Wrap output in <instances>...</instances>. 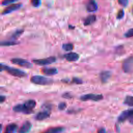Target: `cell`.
Segmentation results:
<instances>
[{
    "label": "cell",
    "mask_w": 133,
    "mask_h": 133,
    "mask_svg": "<svg viewBox=\"0 0 133 133\" xmlns=\"http://www.w3.org/2000/svg\"><path fill=\"white\" fill-rule=\"evenodd\" d=\"M30 81L32 83L40 85H48L53 83V80L50 78L41 75H34L31 77Z\"/></svg>",
    "instance_id": "2"
},
{
    "label": "cell",
    "mask_w": 133,
    "mask_h": 133,
    "mask_svg": "<svg viewBox=\"0 0 133 133\" xmlns=\"http://www.w3.org/2000/svg\"><path fill=\"white\" fill-rule=\"evenodd\" d=\"M32 127V124L29 121H25L18 130V133H28Z\"/></svg>",
    "instance_id": "12"
},
{
    "label": "cell",
    "mask_w": 133,
    "mask_h": 133,
    "mask_svg": "<svg viewBox=\"0 0 133 133\" xmlns=\"http://www.w3.org/2000/svg\"><path fill=\"white\" fill-rule=\"evenodd\" d=\"M124 16V11L123 9H121L118 11L117 14L116 18L118 19H121Z\"/></svg>",
    "instance_id": "28"
},
{
    "label": "cell",
    "mask_w": 133,
    "mask_h": 133,
    "mask_svg": "<svg viewBox=\"0 0 133 133\" xmlns=\"http://www.w3.org/2000/svg\"><path fill=\"white\" fill-rule=\"evenodd\" d=\"M96 20V16L95 15H91L87 16L84 20V25L85 26L89 25L94 23Z\"/></svg>",
    "instance_id": "16"
},
{
    "label": "cell",
    "mask_w": 133,
    "mask_h": 133,
    "mask_svg": "<svg viewBox=\"0 0 133 133\" xmlns=\"http://www.w3.org/2000/svg\"><path fill=\"white\" fill-rule=\"evenodd\" d=\"M17 129V125L12 123L8 125L6 127L4 133H16Z\"/></svg>",
    "instance_id": "17"
},
{
    "label": "cell",
    "mask_w": 133,
    "mask_h": 133,
    "mask_svg": "<svg viewBox=\"0 0 133 133\" xmlns=\"http://www.w3.org/2000/svg\"><path fill=\"white\" fill-rule=\"evenodd\" d=\"M49 116H50V113L49 112L46 111H42L38 113L36 115L35 118L38 121H43L48 118Z\"/></svg>",
    "instance_id": "15"
},
{
    "label": "cell",
    "mask_w": 133,
    "mask_h": 133,
    "mask_svg": "<svg viewBox=\"0 0 133 133\" xmlns=\"http://www.w3.org/2000/svg\"><path fill=\"white\" fill-rule=\"evenodd\" d=\"M24 30L23 29H19L15 31L10 36V39L15 41V39H17L19 36H21V35L23 33Z\"/></svg>",
    "instance_id": "20"
},
{
    "label": "cell",
    "mask_w": 133,
    "mask_h": 133,
    "mask_svg": "<svg viewBox=\"0 0 133 133\" xmlns=\"http://www.w3.org/2000/svg\"><path fill=\"white\" fill-rule=\"evenodd\" d=\"M66 103L65 102H61L58 105V109L60 110H63L66 108Z\"/></svg>",
    "instance_id": "30"
},
{
    "label": "cell",
    "mask_w": 133,
    "mask_h": 133,
    "mask_svg": "<svg viewBox=\"0 0 133 133\" xmlns=\"http://www.w3.org/2000/svg\"><path fill=\"white\" fill-rule=\"evenodd\" d=\"M118 4L123 6L126 7L128 4V0H117Z\"/></svg>",
    "instance_id": "27"
},
{
    "label": "cell",
    "mask_w": 133,
    "mask_h": 133,
    "mask_svg": "<svg viewBox=\"0 0 133 133\" xmlns=\"http://www.w3.org/2000/svg\"><path fill=\"white\" fill-rule=\"evenodd\" d=\"M63 130L64 128L62 127H55L50 128L42 133H60Z\"/></svg>",
    "instance_id": "19"
},
{
    "label": "cell",
    "mask_w": 133,
    "mask_h": 133,
    "mask_svg": "<svg viewBox=\"0 0 133 133\" xmlns=\"http://www.w3.org/2000/svg\"><path fill=\"white\" fill-rule=\"evenodd\" d=\"M63 57L68 61H76L79 58V56L78 54L74 52H70L63 55Z\"/></svg>",
    "instance_id": "10"
},
{
    "label": "cell",
    "mask_w": 133,
    "mask_h": 133,
    "mask_svg": "<svg viewBox=\"0 0 133 133\" xmlns=\"http://www.w3.org/2000/svg\"><path fill=\"white\" fill-rule=\"evenodd\" d=\"M72 82L73 83H75V84H82L83 83L82 81L78 78H77V77H74L72 79Z\"/></svg>",
    "instance_id": "29"
},
{
    "label": "cell",
    "mask_w": 133,
    "mask_h": 133,
    "mask_svg": "<svg viewBox=\"0 0 133 133\" xmlns=\"http://www.w3.org/2000/svg\"><path fill=\"white\" fill-rule=\"evenodd\" d=\"M23 104L28 110L32 112V110L36 106V102L34 100H28L26 101Z\"/></svg>",
    "instance_id": "18"
},
{
    "label": "cell",
    "mask_w": 133,
    "mask_h": 133,
    "mask_svg": "<svg viewBox=\"0 0 133 133\" xmlns=\"http://www.w3.org/2000/svg\"><path fill=\"white\" fill-rule=\"evenodd\" d=\"M13 110L16 112H21L24 114H30L32 112L28 110L23 104H19L16 105L13 108Z\"/></svg>",
    "instance_id": "11"
},
{
    "label": "cell",
    "mask_w": 133,
    "mask_h": 133,
    "mask_svg": "<svg viewBox=\"0 0 133 133\" xmlns=\"http://www.w3.org/2000/svg\"><path fill=\"white\" fill-rule=\"evenodd\" d=\"M132 14H133V6H132Z\"/></svg>",
    "instance_id": "35"
},
{
    "label": "cell",
    "mask_w": 133,
    "mask_h": 133,
    "mask_svg": "<svg viewBox=\"0 0 133 133\" xmlns=\"http://www.w3.org/2000/svg\"><path fill=\"white\" fill-rule=\"evenodd\" d=\"M18 42L14 40H8V41H4L1 42V45L2 46H9L11 45H15L18 44Z\"/></svg>",
    "instance_id": "21"
},
{
    "label": "cell",
    "mask_w": 133,
    "mask_h": 133,
    "mask_svg": "<svg viewBox=\"0 0 133 133\" xmlns=\"http://www.w3.org/2000/svg\"><path fill=\"white\" fill-rule=\"evenodd\" d=\"M122 69L124 72L129 73L133 69V56L125 59L122 63Z\"/></svg>",
    "instance_id": "4"
},
{
    "label": "cell",
    "mask_w": 133,
    "mask_h": 133,
    "mask_svg": "<svg viewBox=\"0 0 133 133\" xmlns=\"http://www.w3.org/2000/svg\"><path fill=\"white\" fill-rule=\"evenodd\" d=\"M3 70L6 71L8 73L14 76L18 77H23L27 75L26 73L22 70L1 63V71H2Z\"/></svg>",
    "instance_id": "1"
},
{
    "label": "cell",
    "mask_w": 133,
    "mask_h": 133,
    "mask_svg": "<svg viewBox=\"0 0 133 133\" xmlns=\"http://www.w3.org/2000/svg\"><path fill=\"white\" fill-rule=\"evenodd\" d=\"M10 61L12 63L18 65L19 66L26 68H31L32 67V64L28 60L19 58H14L10 60Z\"/></svg>",
    "instance_id": "6"
},
{
    "label": "cell",
    "mask_w": 133,
    "mask_h": 133,
    "mask_svg": "<svg viewBox=\"0 0 133 133\" xmlns=\"http://www.w3.org/2000/svg\"><path fill=\"white\" fill-rule=\"evenodd\" d=\"M62 47L65 51H71L73 49L74 46L72 43H65L62 45Z\"/></svg>",
    "instance_id": "23"
},
{
    "label": "cell",
    "mask_w": 133,
    "mask_h": 133,
    "mask_svg": "<svg viewBox=\"0 0 133 133\" xmlns=\"http://www.w3.org/2000/svg\"><path fill=\"white\" fill-rule=\"evenodd\" d=\"M69 28L70 29L72 30V29H74L75 28V26H72L71 25H69Z\"/></svg>",
    "instance_id": "34"
},
{
    "label": "cell",
    "mask_w": 133,
    "mask_h": 133,
    "mask_svg": "<svg viewBox=\"0 0 133 133\" xmlns=\"http://www.w3.org/2000/svg\"><path fill=\"white\" fill-rule=\"evenodd\" d=\"M98 133H107V132L105 131V129L101 128V129H99V130L98 131Z\"/></svg>",
    "instance_id": "33"
},
{
    "label": "cell",
    "mask_w": 133,
    "mask_h": 133,
    "mask_svg": "<svg viewBox=\"0 0 133 133\" xmlns=\"http://www.w3.org/2000/svg\"><path fill=\"white\" fill-rule=\"evenodd\" d=\"M22 6V4L20 3H17V4H13L12 5H10L7 7H6L2 12V15H6L8 14H10L12 12V11H16L19 8H20Z\"/></svg>",
    "instance_id": "8"
},
{
    "label": "cell",
    "mask_w": 133,
    "mask_h": 133,
    "mask_svg": "<svg viewBox=\"0 0 133 133\" xmlns=\"http://www.w3.org/2000/svg\"><path fill=\"white\" fill-rule=\"evenodd\" d=\"M86 8L88 12H94L98 9V5L95 0H88L86 4Z\"/></svg>",
    "instance_id": "9"
},
{
    "label": "cell",
    "mask_w": 133,
    "mask_h": 133,
    "mask_svg": "<svg viewBox=\"0 0 133 133\" xmlns=\"http://www.w3.org/2000/svg\"><path fill=\"white\" fill-rule=\"evenodd\" d=\"M81 100L85 101L88 100H92L94 101H98L103 99V96L101 94H88L84 95L80 97Z\"/></svg>",
    "instance_id": "7"
},
{
    "label": "cell",
    "mask_w": 133,
    "mask_h": 133,
    "mask_svg": "<svg viewBox=\"0 0 133 133\" xmlns=\"http://www.w3.org/2000/svg\"><path fill=\"white\" fill-rule=\"evenodd\" d=\"M111 75V73L109 71H104L100 73V78L101 81L105 83L109 79Z\"/></svg>",
    "instance_id": "14"
},
{
    "label": "cell",
    "mask_w": 133,
    "mask_h": 133,
    "mask_svg": "<svg viewBox=\"0 0 133 133\" xmlns=\"http://www.w3.org/2000/svg\"><path fill=\"white\" fill-rule=\"evenodd\" d=\"M41 72L46 75H54L58 73V70L55 68H44Z\"/></svg>",
    "instance_id": "13"
},
{
    "label": "cell",
    "mask_w": 133,
    "mask_h": 133,
    "mask_svg": "<svg viewBox=\"0 0 133 133\" xmlns=\"http://www.w3.org/2000/svg\"><path fill=\"white\" fill-rule=\"evenodd\" d=\"M5 100V97L4 96H3V95H1V97H0V101H1V103H3Z\"/></svg>",
    "instance_id": "32"
},
{
    "label": "cell",
    "mask_w": 133,
    "mask_h": 133,
    "mask_svg": "<svg viewBox=\"0 0 133 133\" xmlns=\"http://www.w3.org/2000/svg\"><path fill=\"white\" fill-rule=\"evenodd\" d=\"M18 0H3L1 4L2 5L5 6V5H9L12 3H14L16 1H17Z\"/></svg>",
    "instance_id": "26"
},
{
    "label": "cell",
    "mask_w": 133,
    "mask_h": 133,
    "mask_svg": "<svg viewBox=\"0 0 133 133\" xmlns=\"http://www.w3.org/2000/svg\"><path fill=\"white\" fill-rule=\"evenodd\" d=\"M124 36L127 38H129L133 37V28L128 30L125 34Z\"/></svg>",
    "instance_id": "25"
},
{
    "label": "cell",
    "mask_w": 133,
    "mask_h": 133,
    "mask_svg": "<svg viewBox=\"0 0 133 133\" xmlns=\"http://www.w3.org/2000/svg\"><path fill=\"white\" fill-rule=\"evenodd\" d=\"M31 5L35 7H39L41 4V0H30Z\"/></svg>",
    "instance_id": "24"
},
{
    "label": "cell",
    "mask_w": 133,
    "mask_h": 133,
    "mask_svg": "<svg viewBox=\"0 0 133 133\" xmlns=\"http://www.w3.org/2000/svg\"><path fill=\"white\" fill-rule=\"evenodd\" d=\"M124 103L130 107H133V97L131 96H127L125 98Z\"/></svg>",
    "instance_id": "22"
},
{
    "label": "cell",
    "mask_w": 133,
    "mask_h": 133,
    "mask_svg": "<svg viewBox=\"0 0 133 133\" xmlns=\"http://www.w3.org/2000/svg\"><path fill=\"white\" fill-rule=\"evenodd\" d=\"M56 61V58L55 56H50L46 58L33 60V62L38 65H46L51 64Z\"/></svg>",
    "instance_id": "5"
},
{
    "label": "cell",
    "mask_w": 133,
    "mask_h": 133,
    "mask_svg": "<svg viewBox=\"0 0 133 133\" xmlns=\"http://www.w3.org/2000/svg\"><path fill=\"white\" fill-rule=\"evenodd\" d=\"M62 97L64 98H66V99H70L72 97L71 94L69 92H65L64 93L63 95H62Z\"/></svg>",
    "instance_id": "31"
},
{
    "label": "cell",
    "mask_w": 133,
    "mask_h": 133,
    "mask_svg": "<svg viewBox=\"0 0 133 133\" xmlns=\"http://www.w3.org/2000/svg\"><path fill=\"white\" fill-rule=\"evenodd\" d=\"M128 119L130 123L133 124V108L123 111L118 116L117 121L119 123H123Z\"/></svg>",
    "instance_id": "3"
}]
</instances>
